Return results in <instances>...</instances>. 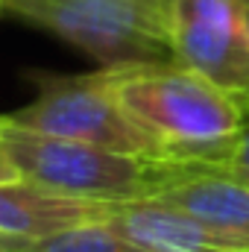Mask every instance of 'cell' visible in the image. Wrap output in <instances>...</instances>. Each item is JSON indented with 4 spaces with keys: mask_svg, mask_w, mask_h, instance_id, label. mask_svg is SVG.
Listing matches in <instances>:
<instances>
[{
    "mask_svg": "<svg viewBox=\"0 0 249 252\" xmlns=\"http://www.w3.org/2000/svg\"><path fill=\"white\" fill-rule=\"evenodd\" d=\"M112 67L121 106L150 135L156 158L229 161L244 121V91H229L176 59Z\"/></svg>",
    "mask_w": 249,
    "mask_h": 252,
    "instance_id": "1",
    "label": "cell"
},
{
    "mask_svg": "<svg viewBox=\"0 0 249 252\" xmlns=\"http://www.w3.org/2000/svg\"><path fill=\"white\" fill-rule=\"evenodd\" d=\"M0 124L18 176L38 188L91 202H124L150 193L153 158L147 156L47 135L15 124L9 115H0Z\"/></svg>",
    "mask_w": 249,
    "mask_h": 252,
    "instance_id": "2",
    "label": "cell"
},
{
    "mask_svg": "<svg viewBox=\"0 0 249 252\" xmlns=\"http://www.w3.org/2000/svg\"><path fill=\"white\" fill-rule=\"evenodd\" d=\"M3 9L70 41L103 67L173 59L164 9L153 0H3Z\"/></svg>",
    "mask_w": 249,
    "mask_h": 252,
    "instance_id": "3",
    "label": "cell"
},
{
    "mask_svg": "<svg viewBox=\"0 0 249 252\" xmlns=\"http://www.w3.org/2000/svg\"><path fill=\"white\" fill-rule=\"evenodd\" d=\"M35 82V97L9 118L21 126L59 135L70 141L147 156L156 158L150 135L135 124L121 106L115 88V67L94 73H30Z\"/></svg>",
    "mask_w": 249,
    "mask_h": 252,
    "instance_id": "4",
    "label": "cell"
},
{
    "mask_svg": "<svg viewBox=\"0 0 249 252\" xmlns=\"http://www.w3.org/2000/svg\"><path fill=\"white\" fill-rule=\"evenodd\" d=\"M147 196L185 208L193 217L249 241V182L229 173L223 164L153 158Z\"/></svg>",
    "mask_w": 249,
    "mask_h": 252,
    "instance_id": "5",
    "label": "cell"
},
{
    "mask_svg": "<svg viewBox=\"0 0 249 252\" xmlns=\"http://www.w3.org/2000/svg\"><path fill=\"white\" fill-rule=\"evenodd\" d=\"M106 226L126 235L150 252H247L249 241L223 232L185 208H176L156 196H138L124 202H106Z\"/></svg>",
    "mask_w": 249,
    "mask_h": 252,
    "instance_id": "6",
    "label": "cell"
},
{
    "mask_svg": "<svg viewBox=\"0 0 249 252\" xmlns=\"http://www.w3.org/2000/svg\"><path fill=\"white\" fill-rule=\"evenodd\" d=\"M164 21L176 62L193 67L196 73L229 91H249V47L241 24L167 15Z\"/></svg>",
    "mask_w": 249,
    "mask_h": 252,
    "instance_id": "7",
    "label": "cell"
},
{
    "mask_svg": "<svg viewBox=\"0 0 249 252\" xmlns=\"http://www.w3.org/2000/svg\"><path fill=\"white\" fill-rule=\"evenodd\" d=\"M103 208L106 202L62 196V193L38 188L27 179L0 182V232L15 238L35 241L73 223L100 220Z\"/></svg>",
    "mask_w": 249,
    "mask_h": 252,
    "instance_id": "8",
    "label": "cell"
},
{
    "mask_svg": "<svg viewBox=\"0 0 249 252\" xmlns=\"http://www.w3.org/2000/svg\"><path fill=\"white\" fill-rule=\"evenodd\" d=\"M21 252H150L103 220H85L30 241Z\"/></svg>",
    "mask_w": 249,
    "mask_h": 252,
    "instance_id": "9",
    "label": "cell"
},
{
    "mask_svg": "<svg viewBox=\"0 0 249 252\" xmlns=\"http://www.w3.org/2000/svg\"><path fill=\"white\" fill-rule=\"evenodd\" d=\"M229 173L241 176L244 182H249V91H244V121H241V132L235 141V150L229 156V161L223 164Z\"/></svg>",
    "mask_w": 249,
    "mask_h": 252,
    "instance_id": "10",
    "label": "cell"
},
{
    "mask_svg": "<svg viewBox=\"0 0 249 252\" xmlns=\"http://www.w3.org/2000/svg\"><path fill=\"white\" fill-rule=\"evenodd\" d=\"M21 179L12 158H9V150H6V141H3V124H0V182H15Z\"/></svg>",
    "mask_w": 249,
    "mask_h": 252,
    "instance_id": "11",
    "label": "cell"
},
{
    "mask_svg": "<svg viewBox=\"0 0 249 252\" xmlns=\"http://www.w3.org/2000/svg\"><path fill=\"white\" fill-rule=\"evenodd\" d=\"M27 244H30L27 238H15V235L0 232V252H21Z\"/></svg>",
    "mask_w": 249,
    "mask_h": 252,
    "instance_id": "12",
    "label": "cell"
},
{
    "mask_svg": "<svg viewBox=\"0 0 249 252\" xmlns=\"http://www.w3.org/2000/svg\"><path fill=\"white\" fill-rule=\"evenodd\" d=\"M241 32H244V41L249 47V0L241 3Z\"/></svg>",
    "mask_w": 249,
    "mask_h": 252,
    "instance_id": "13",
    "label": "cell"
},
{
    "mask_svg": "<svg viewBox=\"0 0 249 252\" xmlns=\"http://www.w3.org/2000/svg\"><path fill=\"white\" fill-rule=\"evenodd\" d=\"M0 12H6V9H3V0H0Z\"/></svg>",
    "mask_w": 249,
    "mask_h": 252,
    "instance_id": "14",
    "label": "cell"
},
{
    "mask_svg": "<svg viewBox=\"0 0 249 252\" xmlns=\"http://www.w3.org/2000/svg\"><path fill=\"white\" fill-rule=\"evenodd\" d=\"M153 3H161V0H153Z\"/></svg>",
    "mask_w": 249,
    "mask_h": 252,
    "instance_id": "15",
    "label": "cell"
},
{
    "mask_svg": "<svg viewBox=\"0 0 249 252\" xmlns=\"http://www.w3.org/2000/svg\"><path fill=\"white\" fill-rule=\"evenodd\" d=\"M247 252H249V250H247Z\"/></svg>",
    "mask_w": 249,
    "mask_h": 252,
    "instance_id": "16",
    "label": "cell"
}]
</instances>
